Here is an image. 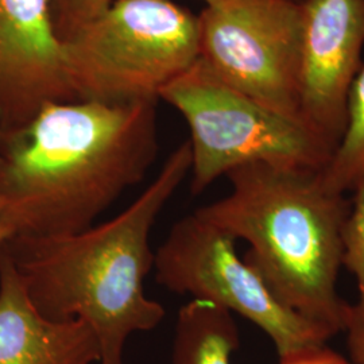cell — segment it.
Returning <instances> with one entry per match:
<instances>
[{"label": "cell", "mask_w": 364, "mask_h": 364, "mask_svg": "<svg viewBox=\"0 0 364 364\" xmlns=\"http://www.w3.org/2000/svg\"><path fill=\"white\" fill-rule=\"evenodd\" d=\"M156 103H55L22 127L0 131L7 237L84 231L144 181L159 151Z\"/></svg>", "instance_id": "6da1fadb"}, {"label": "cell", "mask_w": 364, "mask_h": 364, "mask_svg": "<svg viewBox=\"0 0 364 364\" xmlns=\"http://www.w3.org/2000/svg\"><path fill=\"white\" fill-rule=\"evenodd\" d=\"M192 169L189 139L156 180L114 219L63 236H10L0 255L11 264L33 306L52 321L81 318L99 344V363H124L132 333L153 331L165 308L144 291L154 267L153 225Z\"/></svg>", "instance_id": "7a4b0ae2"}, {"label": "cell", "mask_w": 364, "mask_h": 364, "mask_svg": "<svg viewBox=\"0 0 364 364\" xmlns=\"http://www.w3.org/2000/svg\"><path fill=\"white\" fill-rule=\"evenodd\" d=\"M318 173L247 164L227 173L228 195L195 212L247 242L246 263L285 306L338 335L351 309L338 293L350 203Z\"/></svg>", "instance_id": "3957f363"}, {"label": "cell", "mask_w": 364, "mask_h": 364, "mask_svg": "<svg viewBox=\"0 0 364 364\" xmlns=\"http://www.w3.org/2000/svg\"><path fill=\"white\" fill-rule=\"evenodd\" d=\"M64 50L78 100L158 102L198 61V19L170 0H112Z\"/></svg>", "instance_id": "277c9868"}, {"label": "cell", "mask_w": 364, "mask_h": 364, "mask_svg": "<svg viewBox=\"0 0 364 364\" xmlns=\"http://www.w3.org/2000/svg\"><path fill=\"white\" fill-rule=\"evenodd\" d=\"M159 100L176 108L191 130L192 195L247 164L321 171L333 154L305 122L227 87L200 61L161 92Z\"/></svg>", "instance_id": "5b68a950"}, {"label": "cell", "mask_w": 364, "mask_h": 364, "mask_svg": "<svg viewBox=\"0 0 364 364\" xmlns=\"http://www.w3.org/2000/svg\"><path fill=\"white\" fill-rule=\"evenodd\" d=\"M235 243L196 212L182 218L154 252L156 284L247 318L272 338L279 359L326 346L335 335L285 306Z\"/></svg>", "instance_id": "8992f818"}, {"label": "cell", "mask_w": 364, "mask_h": 364, "mask_svg": "<svg viewBox=\"0 0 364 364\" xmlns=\"http://www.w3.org/2000/svg\"><path fill=\"white\" fill-rule=\"evenodd\" d=\"M197 19L198 61L215 77L275 112L301 119L302 3L218 0Z\"/></svg>", "instance_id": "52a82bcc"}, {"label": "cell", "mask_w": 364, "mask_h": 364, "mask_svg": "<svg viewBox=\"0 0 364 364\" xmlns=\"http://www.w3.org/2000/svg\"><path fill=\"white\" fill-rule=\"evenodd\" d=\"M299 117L333 151L363 66L364 0H305Z\"/></svg>", "instance_id": "ba28073f"}, {"label": "cell", "mask_w": 364, "mask_h": 364, "mask_svg": "<svg viewBox=\"0 0 364 364\" xmlns=\"http://www.w3.org/2000/svg\"><path fill=\"white\" fill-rule=\"evenodd\" d=\"M80 102L50 0H0V131L31 122L49 105Z\"/></svg>", "instance_id": "9c48e42d"}, {"label": "cell", "mask_w": 364, "mask_h": 364, "mask_svg": "<svg viewBox=\"0 0 364 364\" xmlns=\"http://www.w3.org/2000/svg\"><path fill=\"white\" fill-rule=\"evenodd\" d=\"M93 363H99V344L91 326L81 318L43 317L0 255V364Z\"/></svg>", "instance_id": "30bf717a"}, {"label": "cell", "mask_w": 364, "mask_h": 364, "mask_svg": "<svg viewBox=\"0 0 364 364\" xmlns=\"http://www.w3.org/2000/svg\"><path fill=\"white\" fill-rule=\"evenodd\" d=\"M239 346L232 313L208 301L189 299L177 314L171 364H231Z\"/></svg>", "instance_id": "8fae6325"}, {"label": "cell", "mask_w": 364, "mask_h": 364, "mask_svg": "<svg viewBox=\"0 0 364 364\" xmlns=\"http://www.w3.org/2000/svg\"><path fill=\"white\" fill-rule=\"evenodd\" d=\"M320 178L326 189L347 195L364 181V63L352 85L343 138Z\"/></svg>", "instance_id": "7c38bea8"}, {"label": "cell", "mask_w": 364, "mask_h": 364, "mask_svg": "<svg viewBox=\"0 0 364 364\" xmlns=\"http://www.w3.org/2000/svg\"><path fill=\"white\" fill-rule=\"evenodd\" d=\"M352 193L355 197L344 228V267L356 281V306L364 311V181Z\"/></svg>", "instance_id": "4fadbf2b"}, {"label": "cell", "mask_w": 364, "mask_h": 364, "mask_svg": "<svg viewBox=\"0 0 364 364\" xmlns=\"http://www.w3.org/2000/svg\"><path fill=\"white\" fill-rule=\"evenodd\" d=\"M112 0H50L53 21L63 42L73 38L108 9Z\"/></svg>", "instance_id": "5bb4252c"}, {"label": "cell", "mask_w": 364, "mask_h": 364, "mask_svg": "<svg viewBox=\"0 0 364 364\" xmlns=\"http://www.w3.org/2000/svg\"><path fill=\"white\" fill-rule=\"evenodd\" d=\"M344 331L348 333V346L355 364H364V311L351 305Z\"/></svg>", "instance_id": "9a60e30c"}, {"label": "cell", "mask_w": 364, "mask_h": 364, "mask_svg": "<svg viewBox=\"0 0 364 364\" xmlns=\"http://www.w3.org/2000/svg\"><path fill=\"white\" fill-rule=\"evenodd\" d=\"M278 364H352L326 346L279 359Z\"/></svg>", "instance_id": "2e32d148"}, {"label": "cell", "mask_w": 364, "mask_h": 364, "mask_svg": "<svg viewBox=\"0 0 364 364\" xmlns=\"http://www.w3.org/2000/svg\"><path fill=\"white\" fill-rule=\"evenodd\" d=\"M7 239V234H6V231L3 230V227H1V224H0V247H1V245H3V242Z\"/></svg>", "instance_id": "e0dca14e"}, {"label": "cell", "mask_w": 364, "mask_h": 364, "mask_svg": "<svg viewBox=\"0 0 364 364\" xmlns=\"http://www.w3.org/2000/svg\"><path fill=\"white\" fill-rule=\"evenodd\" d=\"M203 1H204L205 6H207V4H212V3H215V1H218V0H203Z\"/></svg>", "instance_id": "ac0fdd59"}, {"label": "cell", "mask_w": 364, "mask_h": 364, "mask_svg": "<svg viewBox=\"0 0 364 364\" xmlns=\"http://www.w3.org/2000/svg\"><path fill=\"white\" fill-rule=\"evenodd\" d=\"M294 1H299V3H302V1H305V0H294Z\"/></svg>", "instance_id": "d6986e66"}]
</instances>
